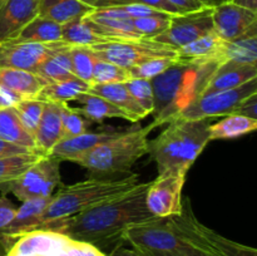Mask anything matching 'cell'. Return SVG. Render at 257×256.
Listing matches in <instances>:
<instances>
[{
	"label": "cell",
	"mask_w": 257,
	"mask_h": 256,
	"mask_svg": "<svg viewBox=\"0 0 257 256\" xmlns=\"http://www.w3.org/2000/svg\"><path fill=\"white\" fill-rule=\"evenodd\" d=\"M148 186L150 182H140L114 200L88 208L72 217L53 221L39 230L53 231L74 241L89 243L99 250L119 242L123 241V233L128 227L157 218L146 205Z\"/></svg>",
	"instance_id": "6da1fadb"
},
{
	"label": "cell",
	"mask_w": 257,
	"mask_h": 256,
	"mask_svg": "<svg viewBox=\"0 0 257 256\" xmlns=\"http://www.w3.org/2000/svg\"><path fill=\"white\" fill-rule=\"evenodd\" d=\"M226 62L220 58L210 59H178L151 79L155 97L153 125L160 127L172 122L181 112L202 95L218 65Z\"/></svg>",
	"instance_id": "7a4b0ae2"
},
{
	"label": "cell",
	"mask_w": 257,
	"mask_h": 256,
	"mask_svg": "<svg viewBox=\"0 0 257 256\" xmlns=\"http://www.w3.org/2000/svg\"><path fill=\"white\" fill-rule=\"evenodd\" d=\"M212 119L177 118L168 123L155 140L148 141V153L157 165L158 173L165 171L187 173L210 142L208 128Z\"/></svg>",
	"instance_id": "3957f363"
},
{
	"label": "cell",
	"mask_w": 257,
	"mask_h": 256,
	"mask_svg": "<svg viewBox=\"0 0 257 256\" xmlns=\"http://www.w3.org/2000/svg\"><path fill=\"white\" fill-rule=\"evenodd\" d=\"M138 177L137 173H131L122 178H88L63 186L49 198L37 230L53 221L72 217L88 208L114 200L135 188L140 183Z\"/></svg>",
	"instance_id": "277c9868"
},
{
	"label": "cell",
	"mask_w": 257,
	"mask_h": 256,
	"mask_svg": "<svg viewBox=\"0 0 257 256\" xmlns=\"http://www.w3.org/2000/svg\"><path fill=\"white\" fill-rule=\"evenodd\" d=\"M153 128L156 127L151 123L147 127L122 131L118 136L73 158L70 162L97 175L128 172L140 158L148 153V136Z\"/></svg>",
	"instance_id": "5b68a950"
},
{
	"label": "cell",
	"mask_w": 257,
	"mask_h": 256,
	"mask_svg": "<svg viewBox=\"0 0 257 256\" xmlns=\"http://www.w3.org/2000/svg\"><path fill=\"white\" fill-rule=\"evenodd\" d=\"M178 236L188 245L215 256H257L256 248L235 242L215 232L196 218L190 200L182 201V211L167 217Z\"/></svg>",
	"instance_id": "8992f818"
},
{
	"label": "cell",
	"mask_w": 257,
	"mask_h": 256,
	"mask_svg": "<svg viewBox=\"0 0 257 256\" xmlns=\"http://www.w3.org/2000/svg\"><path fill=\"white\" fill-rule=\"evenodd\" d=\"M59 163L53 156H43L19 178L0 186V192L13 193L23 202L52 197L60 185Z\"/></svg>",
	"instance_id": "52a82bcc"
},
{
	"label": "cell",
	"mask_w": 257,
	"mask_h": 256,
	"mask_svg": "<svg viewBox=\"0 0 257 256\" xmlns=\"http://www.w3.org/2000/svg\"><path fill=\"white\" fill-rule=\"evenodd\" d=\"M97 59L131 68L155 58H176V49L152 39L108 42L89 47Z\"/></svg>",
	"instance_id": "ba28073f"
},
{
	"label": "cell",
	"mask_w": 257,
	"mask_h": 256,
	"mask_svg": "<svg viewBox=\"0 0 257 256\" xmlns=\"http://www.w3.org/2000/svg\"><path fill=\"white\" fill-rule=\"evenodd\" d=\"M123 241H127L133 248L156 252H171L186 247L187 242L176 233L167 217L136 223L123 233Z\"/></svg>",
	"instance_id": "9c48e42d"
},
{
	"label": "cell",
	"mask_w": 257,
	"mask_h": 256,
	"mask_svg": "<svg viewBox=\"0 0 257 256\" xmlns=\"http://www.w3.org/2000/svg\"><path fill=\"white\" fill-rule=\"evenodd\" d=\"M255 93H257V78L233 89L200 95L191 104H188L177 118L206 119V118L225 117L227 114H232L236 107L243 99Z\"/></svg>",
	"instance_id": "30bf717a"
},
{
	"label": "cell",
	"mask_w": 257,
	"mask_h": 256,
	"mask_svg": "<svg viewBox=\"0 0 257 256\" xmlns=\"http://www.w3.org/2000/svg\"><path fill=\"white\" fill-rule=\"evenodd\" d=\"M186 172L165 171L150 182L146 205L155 217H170L182 211V188L186 182Z\"/></svg>",
	"instance_id": "8fae6325"
},
{
	"label": "cell",
	"mask_w": 257,
	"mask_h": 256,
	"mask_svg": "<svg viewBox=\"0 0 257 256\" xmlns=\"http://www.w3.org/2000/svg\"><path fill=\"white\" fill-rule=\"evenodd\" d=\"M211 32H213L212 8L206 7L197 12L172 15L167 30L152 40L177 50Z\"/></svg>",
	"instance_id": "7c38bea8"
},
{
	"label": "cell",
	"mask_w": 257,
	"mask_h": 256,
	"mask_svg": "<svg viewBox=\"0 0 257 256\" xmlns=\"http://www.w3.org/2000/svg\"><path fill=\"white\" fill-rule=\"evenodd\" d=\"M65 45L68 44L63 42L40 44L12 40L0 43V69H23L34 72L43 60Z\"/></svg>",
	"instance_id": "4fadbf2b"
},
{
	"label": "cell",
	"mask_w": 257,
	"mask_h": 256,
	"mask_svg": "<svg viewBox=\"0 0 257 256\" xmlns=\"http://www.w3.org/2000/svg\"><path fill=\"white\" fill-rule=\"evenodd\" d=\"M83 19L92 28L93 32L107 42H128L141 40V35L131 19L120 8L95 9Z\"/></svg>",
	"instance_id": "5bb4252c"
},
{
	"label": "cell",
	"mask_w": 257,
	"mask_h": 256,
	"mask_svg": "<svg viewBox=\"0 0 257 256\" xmlns=\"http://www.w3.org/2000/svg\"><path fill=\"white\" fill-rule=\"evenodd\" d=\"M213 30L225 42H232L257 27V13L231 2L212 8Z\"/></svg>",
	"instance_id": "9a60e30c"
},
{
	"label": "cell",
	"mask_w": 257,
	"mask_h": 256,
	"mask_svg": "<svg viewBox=\"0 0 257 256\" xmlns=\"http://www.w3.org/2000/svg\"><path fill=\"white\" fill-rule=\"evenodd\" d=\"M40 0H7L0 7V43L12 42L39 15Z\"/></svg>",
	"instance_id": "2e32d148"
},
{
	"label": "cell",
	"mask_w": 257,
	"mask_h": 256,
	"mask_svg": "<svg viewBox=\"0 0 257 256\" xmlns=\"http://www.w3.org/2000/svg\"><path fill=\"white\" fill-rule=\"evenodd\" d=\"M257 78V65L226 60L218 65L202 94L237 88Z\"/></svg>",
	"instance_id": "e0dca14e"
},
{
	"label": "cell",
	"mask_w": 257,
	"mask_h": 256,
	"mask_svg": "<svg viewBox=\"0 0 257 256\" xmlns=\"http://www.w3.org/2000/svg\"><path fill=\"white\" fill-rule=\"evenodd\" d=\"M63 105L64 103L45 102L35 133L37 148L42 155H49L53 147L60 141Z\"/></svg>",
	"instance_id": "ac0fdd59"
},
{
	"label": "cell",
	"mask_w": 257,
	"mask_h": 256,
	"mask_svg": "<svg viewBox=\"0 0 257 256\" xmlns=\"http://www.w3.org/2000/svg\"><path fill=\"white\" fill-rule=\"evenodd\" d=\"M118 131H103V132H84L68 140H62L53 147L49 155L59 161H72L73 158L88 152L100 143L119 135Z\"/></svg>",
	"instance_id": "d6986e66"
},
{
	"label": "cell",
	"mask_w": 257,
	"mask_h": 256,
	"mask_svg": "<svg viewBox=\"0 0 257 256\" xmlns=\"http://www.w3.org/2000/svg\"><path fill=\"white\" fill-rule=\"evenodd\" d=\"M49 198L23 202V205L17 208V212H15L12 222L0 232V236H3L5 240L10 241L18 236L37 230L40 225V217L49 202Z\"/></svg>",
	"instance_id": "ffe728a7"
},
{
	"label": "cell",
	"mask_w": 257,
	"mask_h": 256,
	"mask_svg": "<svg viewBox=\"0 0 257 256\" xmlns=\"http://www.w3.org/2000/svg\"><path fill=\"white\" fill-rule=\"evenodd\" d=\"M35 72L23 69H0V88L9 90L20 99L37 98L47 85Z\"/></svg>",
	"instance_id": "44dd1931"
},
{
	"label": "cell",
	"mask_w": 257,
	"mask_h": 256,
	"mask_svg": "<svg viewBox=\"0 0 257 256\" xmlns=\"http://www.w3.org/2000/svg\"><path fill=\"white\" fill-rule=\"evenodd\" d=\"M88 93L97 94L114 104L127 114L130 122H138L147 117L145 110L138 105L135 98L128 92L124 83H110V84H93Z\"/></svg>",
	"instance_id": "7402d4cb"
},
{
	"label": "cell",
	"mask_w": 257,
	"mask_h": 256,
	"mask_svg": "<svg viewBox=\"0 0 257 256\" xmlns=\"http://www.w3.org/2000/svg\"><path fill=\"white\" fill-rule=\"evenodd\" d=\"M93 8L80 0H40L39 15L63 25L80 19L93 12Z\"/></svg>",
	"instance_id": "603a6c76"
},
{
	"label": "cell",
	"mask_w": 257,
	"mask_h": 256,
	"mask_svg": "<svg viewBox=\"0 0 257 256\" xmlns=\"http://www.w3.org/2000/svg\"><path fill=\"white\" fill-rule=\"evenodd\" d=\"M226 45L227 42L221 39L217 33L213 32L202 35L198 39L193 40L190 44L176 50V58L178 59H210L220 58L226 59Z\"/></svg>",
	"instance_id": "cb8c5ba5"
},
{
	"label": "cell",
	"mask_w": 257,
	"mask_h": 256,
	"mask_svg": "<svg viewBox=\"0 0 257 256\" xmlns=\"http://www.w3.org/2000/svg\"><path fill=\"white\" fill-rule=\"evenodd\" d=\"M75 102L79 104V107L74 108V109L83 117L87 118V120L103 122L108 118H122V119L128 120L127 114L123 110L97 94H92L88 92L83 93L75 99Z\"/></svg>",
	"instance_id": "d4e9b609"
},
{
	"label": "cell",
	"mask_w": 257,
	"mask_h": 256,
	"mask_svg": "<svg viewBox=\"0 0 257 256\" xmlns=\"http://www.w3.org/2000/svg\"><path fill=\"white\" fill-rule=\"evenodd\" d=\"M0 138L7 142L39 152L35 138L22 124L14 107L0 108Z\"/></svg>",
	"instance_id": "484cf974"
},
{
	"label": "cell",
	"mask_w": 257,
	"mask_h": 256,
	"mask_svg": "<svg viewBox=\"0 0 257 256\" xmlns=\"http://www.w3.org/2000/svg\"><path fill=\"white\" fill-rule=\"evenodd\" d=\"M257 128V119L240 114H227L208 128L210 141L233 140L253 132Z\"/></svg>",
	"instance_id": "4316f807"
},
{
	"label": "cell",
	"mask_w": 257,
	"mask_h": 256,
	"mask_svg": "<svg viewBox=\"0 0 257 256\" xmlns=\"http://www.w3.org/2000/svg\"><path fill=\"white\" fill-rule=\"evenodd\" d=\"M60 38H62V25L38 15L23 29L15 42L49 44V43L62 42Z\"/></svg>",
	"instance_id": "83f0119b"
},
{
	"label": "cell",
	"mask_w": 257,
	"mask_h": 256,
	"mask_svg": "<svg viewBox=\"0 0 257 256\" xmlns=\"http://www.w3.org/2000/svg\"><path fill=\"white\" fill-rule=\"evenodd\" d=\"M90 84L83 82V80L74 78V79L63 80V82H55L47 84L40 93L38 94V99L43 102H54L64 103L75 100L80 94L87 93Z\"/></svg>",
	"instance_id": "f1b7e54d"
},
{
	"label": "cell",
	"mask_w": 257,
	"mask_h": 256,
	"mask_svg": "<svg viewBox=\"0 0 257 256\" xmlns=\"http://www.w3.org/2000/svg\"><path fill=\"white\" fill-rule=\"evenodd\" d=\"M60 40L70 47H94L108 43L104 38L95 34L83 18L63 24Z\"/></svg>",
	"instance_id": "f546056e"
},
{
	"label": "cell",
	"mask_w": 257,
	"mask_h": 256,
	"mask_svg": "<svg viewBox=\"0 0 257 256\" xmlns=\"http://www.w3.org/2000/svg\"><path fill=\"white\" fill-rule=\"evenodd\" d=\"M225 55L231 62L257 65V27L242 37L227 42Z\"/></svg>",
	"instance_id": "4dcf8cb0"
},
{
	"label": "cell",
	"mask_w": 257,
	"mask_h": 256,
	"mask_svg": "<svg viewBox=\"0 0 257 256\" xmlns=\"http://www.w3.org/2000/svg\"><path fill=\"white\" fill-rule=\"evenodd\" d=\"M42 153H27L13 157L0 158V186L19 178L27 172L38 160L43 157Z\"/></svg>",
	"instance_id": "1f68e13d"
},
{
	"label": "cell",
	"mask_w": 257,
	"mask_h": 256,
	"mask_svg": "<svg viewBox=\"0 0 257 256\" xmlns=\"http://www.w3.org/2000/svg\"><path fill=\"white\" fill-rule=\"evenodd\" d=\"M130 79H132V78H131L130 70L127 68L119 67V65L105 62V60L97 59L94 63V68H93L90 85L125 83Z\"/></svg>",
	"instance_id": "d6a6232c"
},
{
	"label": "cell",
	"mask_w": 257,
	"mask_h": 256,
	"mask_svg": "<svg viewBox=\"0 0 257 256\" xmlns=\"http://www.w3.org/2000/svg\"><path fill=\"white\" fill-rule=\"evenodd\" d=\"M44 104L45 102L38 99V98H27V99H22L18 104L14 105V109L22 124L34 138Z\"/></svg>",
	"instance_id": "836d02e7"
},
{
	"label": "cell",
	"mask_w": 257,
	"mask_h": 256,
	"mask_svg": "<svg viewBox=\"0 0 257 256\" xmlns=\"http://www.w3.org/2000/svg\"><path fill=\"white\" fill-rule=\"evenodd\" d=\"M70 59H72V72L78 79L90 84L92 73L97 58L89 47H70Z\"/></svg>",
	"instance_id": "e575fe53"
},
{
	"label": "cell",
	"mask_w": 257,
	"mask_h": 256,
	"mask_svg": "<svg viewBox=\"0 0 257 256\" xmlns=\"http://www.w3.org/2000/svg\"><path fill=\"white\" fill-rule=\"evenodd\" d=\"M128 92L131 93L136 102L146 112V114H152L155 108V97H153V89L151 80L140 79V78H132L124 83Z\"/></svg>",
	"instance_id": "d590c367"
},
{
	"label": "cell",
	"mask_w": 257,
	"mask_h": 256,
	"mask_svg": "<svg viewBox=\"0 0 257 256\" xmlns=\"http://www.w3.org/2000/svg\"><path fill=\"white\" fill-rule=\"evenodd\" d=\"M88 122L82 114L77 112L74 108L68 104L63 105L62 109V132H60V141L73 138L82 133L87 132Z\"/></svg>",
	"instance_id": "8d00e7d4"
},
{
	"label": "cell",
	"mask_w": 257,
	"mask_h": 256,
	"mask_svg": "<svg viewBox=\"0 0 257 256\" xmlns=\"http://www.w3.org/2000/svg\"><path fill=\"white\" fill-rule=\"evenodd\" d=\"M84 4L89 5L93 9H108V8L125 7V5L132 4H143L152 7L161 12L168 13L171 15H177V12L171 7L165 0H80Z\"/></svg>",
	"instance_id": "74e56055"
},
{
	"label": "cell",
	"mask_w": 257,
	"mask_h": 256,
	"mask_svg": "<svg viewBox=\"0 0 257 256\" xmlns=\"http://www.w3.org/2000/svg\"><path fill=\"white\" fill-rule=\"evenodd\" d=\"M175 62L176 58H155V59L147 60V62L136 65L128 70H130L131 78L151 80L165 70H167Z\"/></svg>",
	"instance_id": "f35d334b"
},
{
	"label": "cell",
	"mask_w": 257,
	"mask_h": 256,
	"mask_svg": "<svg viewBox=\"0 0 257 256\" xmlns=\"http://www.w3.org/2000/svg\"><path fill=\"white\" fill-rule=\"evenodd\" d=\"M34 72L37 73L40 78H43L48 84L77 78L72 72H70V70L65 69L64 67H62V65H60L59 63L52 57V55L48 57L47 59L43 60V62L38 65L37 69H35Z\"/></svg>",
	"instance_id": "ab89813d"
},
{
	"label": "cell",
	"mask_w": 257,
	"mask_h": 256,
	"mask_svg": "<svg viewBox=\"0 0 257 256\" xmlns=\"http://www.w3.org/2000/svg\"><path fill=\"white\" fill-rule=\"evenodd\" d=\"M170 19L171 17L138 18V19H133V25L142 39H153L167 30L168 25H170Z\"/></svg>",
	"instance_id": "60d3db41"
},
{
	"label": "cell",
	"mask_w": 257,
	"mask_h": 256,
	"mask_svg": "<svg viewBox=\"0 0 257 256\" xmlns=\"http://www.w3.org/2000/svg\"><path fill=\"white\" fill-rule=\"evenodd\" d=\"M17 208V206L7 197H0V232L12 222Z\"/></svg>",
	"instance_id": "b9f144b4"
},
{
	"label": "cell",
	"mask_w": 257,
	"mask_h": 256,
	"mask_svg": "<svg viewBox=\"0 0 257 256\" xmlns=\"http://www.w3.org/2000/svg\"><path fill=\"white\" fill-rule=\"evenodd\" d=\"M232 114L245 115V117L257 119V93L250 95L246 99H243L240 104L236 107Z\"/></svg>",
	"instance_id": "7bdbcfd3"
},
{
	"label": "cell",
	"mask_w": 257,
	"mask_h": 256,
	"mask_svg": "<svg viewBox=\"0 0 257 256\" xmlns=\"http://www.w3.org/2000/svg\"><path fill=\"white\" fill-rule=\"evenodd\" d=\"M165 2L168 3L177 12V14H187L206 8L200 0H165Z\"/></svg>",
	"instance_id": "ee69618b"
},
{
	"label": "cell",
	"mask_w": 257,
	"mask_h": 256,
	"mask_svg": "<svg viewBox=\"0 0 257 256\" xmlns=\"http://www.w3.org/2000/svg\"><path fill=\"white\" fill-rule=\"evenodd\" d=\"M27 153H39L35 151L29 150V148L22 147V146L14 145V143L7 142V141L0 138V158L13 157L18 155H27Z\"/></svg>",
	"instance_id": "f6af8a7d"
},
{
	"label": "cell",
	"mask_w": 257,
	"mask_h": 256,
	"mask_svg": "<svg viewBox=\"0 0 257 256\" xmlns=\"http://www.w3.org/2000/svg\"><path fill=\"white\" fill-rule=\"evenodd\" d=\"M151 255L153 256H215L212 255V253L205 252V251L200 250V248L197 247H193V246L191 245H187L186 247L180 248V250L171 251V252H156V253H151Z\"/></svg>",
	"instance_id": "bcb514c9"
},
{
	"label": "cell",
	"mask_w": 257,
	"mask_h": 256,
	"mask_svg": "<svg viewBox=\"0 0 257 256\" xmlns=\"http://www.w3.org/2000/svg\"><path fill=\"white\" fill-rule=\"evenodd\" d=\"M109 256H138L135 248H127L123 246H117L114 250L112 251Z\"/></svg>",
	"instance_id": "7dc6e473"
},
{
	"label": "cell",
	"mask_w": 257,
	"mask_h": 256,
	"mask_svg": "<svg viewBox=\"0 0 257 256\" xmlns=\"http://www.w3.org/2000/svg\"><path fill=\"white\" fill-rule=\"evenodd\" d=\"M230 2L238 7L246 8V9L257 13V0H230Z\"/></svg>",
	"instance_id": "c3c4849f"
},
{
	"label": "cell",
	"mask_w": 257,
	"mask_h": 256,
	"mask_svg": "<svg viewBox=\"0 0 257 256\" xmlns=\"http://www.w3.org/2000/svg\"><path fill=\"white\" fill-rule=\"evenodd\" d=\"M200 2L202 3V4L205 5V7L215 8V7H217V5L223 4V3L230 2V0H200Z\"/></svg>",
	"instance_id": "681fc988"
},
{
	"label": "cell",
	"mask_w": 257,
	"mask_h": 256,
	"mask_svg": "<svg viewBox=\"0 0 257 256\" xmlns=\"http://www.w3.org/2000/svg\"><path fill=\"white\" fill-rule=\"evenodd\" d=\"M10 248V246L8 245V242L5 241L4 237L0 236V256H7L8 250Z\"/></svg>",
	"instance_id": "f907efd6"
},
{
	"label": "cell",
	"mask_w": 257,
	"mask_h": 256,
	"mask_svg": "<svg viewBox=\"0 0 257 256\" xmlns=\"http://www.w3.org/2000/svg\"><path fill=\"white\" fill-rule=\"evenodd\" d=\"M136 252H137L138 256H153L151 255L150 252H147V251H143V250H138V248H135Z\"/></svg>",
	"instance_id": "816d5d0a"
},
{
	"label": "cell",
	"mask_w": 257,
	"mask_h": 256,
	"mask_svg": "<svg viewBox=\"0 0 257 256\" xmlns=\"http://www.w3.org/2000/svg\"><path fill=\"white\" fill-rule=\"evenodd\" d=\"M7 256H39V255H18V253H13L10 251H8Z\"/></svg>",
	"instance_id": "f5cc1de1"
},
{
	"label": "cell",
	"mask_w": 257,
	"mask_h": 256,
	"mask_svg": "<svg viewBox=\"0 0 257 256\" xmlns=\"http://www.w3.org/2000/svg\"><path fill=\"white\" fill-rule=\"evenodd\" d=\"M2 107H4V103H3L2 97H0V108H2Z\"/></svg>",
	"instance_id": "db71d44e"
},
{
	"label": "cell",
	"mask_w": 257,
	"mask_h": 256,
	"mask_svg": "<svg viewBox=\"0 0 257 256\" xmlns=\"http://www.w3.org/2000/svg\"><path fill=\"white\" fill-rule=\"evenodd\" d=\"M5 2H7V0H0V7H2V5H3V4H4V3H5Z\"/></svg>",
	"instance_id": "11a10c76"
}]
</instances>
